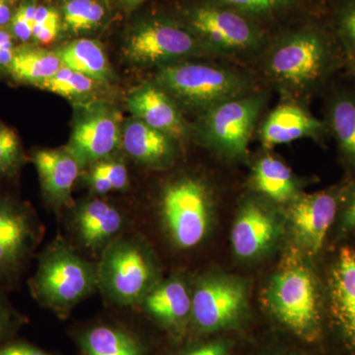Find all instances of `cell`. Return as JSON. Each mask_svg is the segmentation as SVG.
<instances>
[{"label":"cell","instance_id":"2","mask_svg":"<svg viewBox=\"0 0 355 355\" xmlns=\"http://www.w3.org/2000/svg\"><path fill=\"white\" fill-rule=\"evenodd\" d=\"M270 313L292 333L314 342L321 331V296L316 277L297 250L282 261L263 291Z\"/></svg>","mask_w":355,"mask_h":355},{"label":"cell","instance_id":"6","mask_svg":"<svg viewBox=\"0 0 355 355\" xmlns=\"http://www.w3.org/2000/svg\"><path fill=\"white\" fill-rule=\"evenodd\" d=\"M163 223L175 246L191 249L203 241L211 222V202L207 187L195 178L168 184L161 200Z\"/></svg>","mask_w":355,"mask_h":355},{"label":"cell","instance_id":"31","mask_svg":"<svg viewBox=\"0 0 355 355\" xmlns=\"http://www.w3.org/2000/svg\"><path fill=\"white\" fill-rule=\"evenodd\" d=\"M335 29L343 53L355 67V0H345L338 9Z\"/></svg>","mask_w":355,"mask_h":355},{"label":"cell","instance_id":"34","mask_svg":"<svg viewBox=\"0 0 355 355\" xmlns=\"http://www.w3.org/2000/svg\"><path fill=\"white\" fill-rule=\"evenodd\" d=\"M37 7L38 4L35 0H23L14 11L8 29L14 39L18 40L21 43L28 44L32 41Z\"/></svg>","mask_w":355,"mask_h":355},{"label":"cell","instance_id":"39","mask_svg":"<svg viewBox=\"0 0 355 355\" xmlns=\"http://www.w3.org/2000/svg\"><path fill=\"white\" fill-rule=\"evenodd\" d=\"M343 220V227L345 230L355 229V191L350 196Z\"/></svg>","mask_w":355,"mask_h":355},{"label":"cell","instance_id":"28","mask_svg":"<svg viewBox=\"0 0 355 355\" xmlns=\"http://www.w3.org/2000/svg\"><path fill=\"white\" fill-rule=\"evenodd\" d=\"M106 10L98 0H67L64 7V20L76 34L95 29L101 24Z\"/></svg>","mask_w":355,"mask_h":355},{"label":"cell","instance_id":"13","mask_svg":"<svg viewBox=\"0 0 355 355\" xmlns=\"http://www.w3.org/2000/svg\"><path fill=\"white\" fill-rule=\"evenodd\" d=\"M336 209L338 197L331 191L305 195L292 203L289 209L292 233L306 253L317 254L321 251Z\"/></svg>","mask_w":355,"mask_h":355},{"label":"cell","instance_id":"40","mask_svg":"<svg viewBox=\"0 0 355 355\" xmlns=\"http://www.w3.org/2000/svg\"><path fill=\"white\" fill-rule=\"evenodd\" d=\"M123 1H125V3L127 4L128 7L135 8V7L139 6V4L141 3L142 1H144V0H123Z\"/></svg>","mask_w":355,"mask_h":355},{"label":"cell","instance_id":"38","mask_svg":"<svg viewBox=\"0 0 355 355\" xmlns=\"http://www.w3.org/2000/svg\"><path fill=\"white\" fill-rule=\"evenodd\" d=\"M229 349L230 347L228 343L216 340L198 345L180 355H228Z\"/></svg>","mask_w":355,"mask_h":355},{"label":"cell","instance_id":"24","mask_svg":"<svg viewBox=\"0 0 355 355\" xmlns=\"http://www.w3.org/2000/svg\"><path fill=\"white\" fill-rule=\"evenodd\" d=\"M338 150L350 166L355 167V94L340 91L334 96L328 108V123Z\"/></svg>","mask_w":355,"mask_h":355},{"label":"cell","instance_id":"26","mask_svg":"<svg viewBox=\"0 0 355 355\" xmlns=\"http://www.w3.org/2000/svg\"><path fill=\"white\" fill-rule=\"evenodd\" d=\"M253 183L257 190L275 202H288L296 196V184L291 170L272 156H266L257 162Z\"/></svg>","mask_w":355,"mask_h":355},{"label":"cell","instance_id":"22","mask_svg":"<svg viewBox=\"0 0 355 355\" xmlns=\"http://www.w3.org/2000/svg\"><path fill=\"white\" fill-rule=\"evenodd\" d=\"M140 305L158 324L181 330L191 316V293L183 280L170 279L156 284Z\"/></svg>","mask_w":355,"mask_h":355},{"label":"cell","instance_id":"18","mask_svg":"<svg viewBox=\"0 0 355 355\" xmlns=\"http://www.w3.org/2000/svg\"><path fill=\"white\" fill-rule=\"evenodd\" d=\"M33 162L46 202L58 211L69 202L83 167L65 148L38 150Z\"/></svg>","mask_w":355,"mask_h":355},{"label":"cell","instance_id":"23","mask_svg":"<svg viewBox=\"0 0 355 355\" xmlns=\"http://www.w3.org/2000/svg\"><path fill=\"white\" fill-rule=\"evenodd\" d=\"M62 67L64 64L58 53L23 44L15 49L12 62L7 71L16 81L40 87Z\"/></svg>","mask_w":355,"mask_h":355},{"label":"cell","instance_id":"33","mask_svg":"<svg viewBox=\"0 0 355 355\" xmlns=\"http://www.w3.org/2000/svg\"><path fill=\"white\" fill-rule=\"evenodd\" d=\"M60 28V14L55 9L46 6L37 7L32 41L40 44H50L57 38Z\"/></svg>","mask_w":355,"mask_h":355},{"label":"cell","instance_id":"15","mask_svg":"<svg viewBox=\"0 0 355 355\" xmlns=\"http://www.w3.org/2000/svg\"><path fill=\"white\" fill-rule=\"evenodd\" d=\"M128 108L135 119L174 137L183 139L187 125L179 105L156 83H146L133 89L128 98Z\"/></svg>","mask_w":355,"mask_h":355},{"label":"cell","instance_id":"10","mask_svg":"<svg viewBox=\"0 0 355 355\" xmlns=\"http://www.w3.org/2000/svg\"><path fill=\"white\" fill-rule=\"evenodd\" d=\"M42 237L43 227L31 207L0 196V280L21 272Z\"/></svg>","mask_w":355,"mask_h":355},{"label":"cell","instance_id":"8","mask_svg":"<svg viewBox=\"0 0 355 355\" xmlns=\"http://www.w3.org/2000/svg\"><path fill=\"white\" fill-rule=\"evenodd\" d=\"M186 26L209 51L246 53L265 38L253 18L212 1L191 9Z\"/></svg>","mask_w":355,"mask_h":355},{"label":"cell","instance_id":"11","mask_svg":"<svg viewBox=\"0 0 355 355\" xmlns=\"http://www.w3.org/2000/svg\"><path fill=\"white\" fill-rule=\"evenodd\" d=\"M121 114L111 105L94 103L77 116L67 151L81 167L110 158L121 146Z\"/></svg>","mask_w":355,"mask_h":355},{"label":"cell","instance_id":"5","mask_svg":"<svg viewBox=\"0 0 355 355\" xmlns=\"http://www.w3.org/2000/svg\"><path fill=\"white\" fill-rule=\"evenodd\" d=\"M178 105L207 110L222 102L249 94V80L238 72L202 64L175 62L159 67L155 83Z\"/></svg>","mask_w":355,"mask_h":355},{"label":"cell","instance_id":"7","mask_svg":"<svg viewBox=\"0 0 355 355\" xmlns=\"http://www.w3.org/2000/svg\"><path fill=\"white\" fill-rule=\"evenodd\" d=\"M263 104V96L253 93L222 102L203 112L198 137L229 158L244 157Z\"/></svg>","mask_w":355,"mask_h":355},{"label":"cell","instance_id":"37","mask_svg":"<svg viewBox=\"0 0 355 355\" xmlns=\"http://www.w3.org/2000/svg\"><path fill=\"white\" fill-rule=\"evenodd\" d=\"M13 40L8 28H0V69L8 70L10 67L16 49Z\"/></svg>","mask_w":355,"mask_h":355},{"label":"cell","instance_id":"32","mask_svg":"<svg viewBox=\"0 0 355 355\" xmlns=\"http://www.w3.org/2000/svg\"><path fill=\"white\" fill-rule=\"evenodd\" d=\"M250 18L265 17L286 10L295 0H210Z\"/></svg>","mask_w":355,"mask_h":355},{"label":"cell","instance_id":"16","mask_svg":"<svg viewBox=\"0 0 355 355\" xmlns=\"http://www.w3.org/2000/svg\"><path fill=\"white\" fill-rule=\"evenodd\" d=\"M331 312L345 342L355 350V249L343 247L329 279Z\"/></svg>","mask_w":355,"mask_h":355},{"label":"cell","instance_id":"41","mask_svg":"<svg viewBox=\"0 0 355 355\" xmlns=\"http://www.w3.org/2000/svg\"><path fill=\"white\" fill-rule=\"evenodd\" d=\"M354 69H355V67H354Z\"/></svg>","mask_w":355,"mask_h":355},{"label":"cell","instance_id":"25","mask_svg":"<svg viewBox=\"0 0 355 355\" xmlns=\"http://www.w3.org/2000/svg\"><path fill=\"white\" fill-rule=\"evenodd\" d=\"M64 67L102 83L108 79V58L101 44L94 40L79 39L58 51Z\"/></svg>","mask_w":355,"mask_h":355},{"label":"cell","instance_id":"9","mask_svg":"<svg viewBox=\"0 0 355 355\" xmlns=\"http://www.w3.org/2000/svg\"><path fill=\"white\" fill-rule=\"evenodd\" d=\"M209 51L187 27L167 19H150L135 28L125 44V55L132 64L163 65Z\"/></svg>","mask_w":355,"mask_h":355},{"label":"cell","instance_id":"29","mask_svg":"<svg viewBox=\"0 0 355 355\" xmlns=\"http://www.w3.org/2000/svg\"><path fill=\"white\" fill-rule=\"evenodd\" d=\"M98 83H99L89 78L88 76L64 65L55 76L44 81L40 88L62 97L74 99L92 93Z\"/></svg>","mask_w":355,"mask_h":355},{"label":"cell","instance_id":"1","mask_svg":"<svg viewBox=\"0 0 355 355\" xmlns=\"http://www.w3.org/2000/svg\"><path fill=\"white\" fill-rule=\"evenodd\" d=\"M34 298L64 319L98 289V263L86 261L64 239L51 242L38 258L29 282Z\"/></svg>","mask_w":355,"mask_h":355},{"label":"cell","instance_id":"17","mask_svg":"<svg viewBox=\"0 0 355 355\" xmlns=\"http://www.w3.org/2000/svg\"><path fill=\"white\" fill-rule=\"evenodd\" d=\"M79 355H148L149 347L137 331L121 323L98 322L74 333Z\"/></svg>","mask_w":355,"mask_h":355},{"label":"cell","instance_id":"14","mask_svg":"<svg viewBox=\"0 0 355 355\" xmlns=\"http://www.w3.org/2000/svg\"><path fill=\"white\" fill-rule=\"evenodd\" d=\"M70 227L79 244L101 254L123 233L125 218L120 210L99 198L79 203L72 211Z\"/></svg>","mask_w":355,"mask_h":355},{"label":"cell","instance_id":"12","mask_svg":"<svg viewBox=\"0 0 355 355\" xmlns=\"http://www.w3.org/2000/svg\"><path fill=\"white\" fill-rule=\"evenodd\" d=\"M246 303L247 289L241 280L220 275L205 277L191 293V318L198 330H222L237 323Z\"/></svg>","mask_w":355,"mask_h":355},{"label":"cell","instance_id":"3","mask_svg":"<svg viewBox=\"0 0 355 355\" xmlns=\"http://www.w3.org/2000/svg\"><path fill=\"white\" fill-rule=\"evenodd\" d=\"M338 58L336 44L327 33L304 28L272 46L266 58V72L286 90L309 92L329 78Z\"/></svg>","mask_w":355,"mask_h":355},{"label":"cell","instance_id":"19","mask_svg":"<svg viewBox=\"0 0 355 355\" xmlns=\"http://www.w3.org/2000/svg\"><path fill=\"white\" fill-rule=\"evenodd\" d=\"M277 218L256 202H247L238 214L231 232L233 251L239 258L251 259L266 251L279 234Z\"/></svg>","mask_w":355,"mask_h":355},{"label":"cell","instance_id":"4","mask_svg":"<svg viewBox=\"0 0 355 355\" xmlns=\"http://www.w3.org/2000/svg\"><path fill=\"white\" fill-rule=\"evenodd\" d=\"M156 284L155 261L139 238L121 234L103 251L98 263V288L114 304L140 305Z\"/></svg>","mask_w":355,"mask_h":355},{"label":"cell","instance_id":"27","mask_svg":"<svg viewBox=\"0 0 355 355\" xmlns=\"http://www.w3.org/2000/svg\"><path fill=\"white\" fill-rule=\"evenodd\" d=\"M87 182L95 193L105 195L111 191L125 190L130 180L125 165L120 160L110 157L91 165Z\"/></svg>","mask_w":355,"mask_h":355},{"label":"cell","instance_id":"30","mask_svg":"<svg viewBox=\"0 0 355 355\" xmlns=\"http://www.w3.org/2000/svg\"><path fill=\"white\" fill-rule=\"evenodd\" d=\"M25 154L19 137L0 121V178H12L25 163Z\"/></svg>","mask_w":355,"mask_h":355},{"label":"cell","instance_id":"20","mask_svg":"<svg viewBox=\"0 0 355 355\" xmlns=\"http://www.w3.org/2000/svg\"><path fill=\"white\" fill-rule=\"evenodd\" d=\"M175 140L137 119L125 123L121 132L123 150L139 164L153 169L166 168L174 162L177 156Z\"/></svg>","mask_w":355,"mask_h":355},{"label":"cell","instance_id":"21","mask_svg":"<svg viewBox=\"0 0 355 355\" xmlns=\"http://www.w3.org/2000/svg\"><path fill=\"white\" fill-rule=\"evenodd\" d=\"M326 128V123L297 105L282 104L263 123L261 141L266 147H273L304 137L319 139Z\"/></svg>","mask_w":355,"mask_h":355},{"label":"cell","instance_id":"36","mask_svg":"<svg viewBox=\"0 0 355 355\" xmlns=\"http://www.w3.org/2000/svg\"><path fill=\"white\" fill-rule=\"evenodd\" d=\"M0 355H55L24 340H9L0 345Z\"/></svg>","mask_w":355,"mask_h":355},{"label":"cell","instance_id":"35","mask_svg":"<svg viewBox=\"0 0 355 355\" xmlns=\"http://www.w3.org/2000/svg\"><path fill=\"white\" fill-rule=\"evenodd\" d=\"M25 319L0 295V345L14 340Z\"/></svg>","mask_w":355,"mask_h":355}]
</instances>
